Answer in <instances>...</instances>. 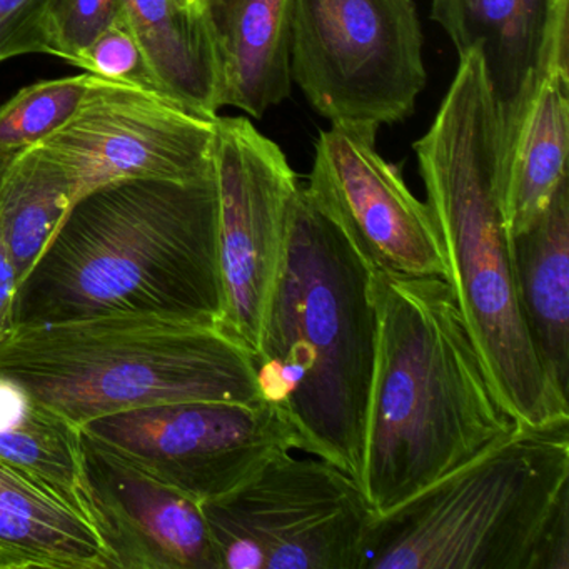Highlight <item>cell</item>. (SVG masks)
<instances>
[{"mask_svg":"<svg viewBox=\"0 0 569 569\" xmlns=\"http://www.w3.org/2000/svg\"><path fill=\"white\" fill-rule=\"evenodd\" d=\"M198 2H199V0H198Z\"/></svg>","mask_w":569,"mask_h":569,"instance_id":"30","label":"cell"},{"mask_svg":"<svg viewBox=\"0 0 569 569\" xmlns=\"http://www.w3.org/2000/svg\"><path fill=\"white\" fill-rule=\"evenodd\" d=\"M86 435L134 468L198 502L219 498L269 459L296 449L269 402H168L92 419Z\"/></svg>","mask_w":569,"mask_h":569,"instance_id":"9","label":"cell"},{"mask_svg":"<svg viewBox=\"0 0 569 569\" xmlns=\"http://www.w3.org/2000/svg\"><path fill=\"white\" fill-rule=\"evenodd\" d=\"M18 276L0 232V342L4 341L16 328V296H18Z\"/></svg>","mask_w":569,"mask_h":569,"instance_id":"26","label":"cell"},{"mask_svg":"<svg viewBox=\"0 0 569 569\" xmlns=\"http://www.w3.org/2000/svg\"><path fill=\"white\" fill-rule=\"evenodd\" d=\"M78 201L64 166L41 146L22 149L0 184V232L19 286Z\"/></svg>","mask_w":569,"mask_h":569,"instance_id":"21","label":"cell"},{"mask_svg":"<svg viewBox=\"0 0 569 569\" xmlns=\"http://www.w3.org/2000/svg\"><path fill=\"white\" fill-rule=\"evenodd\" d=\"M568 425H515L376 512L362 569H568Z\"/></svg>","mask_w":569,"mask_h":569,"instance_id":"5","label":"cell"},{"mask_svg":"<svg viewBox=\"0 0 569 569\" xmlns=\"http://www.w3.org/2000/svg\"><path fill=\"white\" fill-rule=\"evenodd\" d=\"M94 82L96 76L88 72L19 91L0 108V149L22 151L51 138L74 118Z\"/></svg>","mask_w":569,"mask_h":569,"instance_id":"22","label":"cell"},{"mask_svg":"<svg viewBox=\"0 0 569 569\" xmlns=\"http://www.w3.org/2000/svg\"><path fill=\"white\" fill-rule=\"evenodd\" d=\"M569 76L539 64L499 106L498 198L508 236L525 231L568 178Z\"/></svg>","mask_w":569,"mask_h":569,"instance_id":"14","label":"cell"},{"mask_svg":"<svg viewBox=\"0 0 569 569\" xmlns=\"http://www.w3.org/2000/svg\"><path fill=\"white\" fill-rule=\"evenodd\" d=\"M74 66L106 81L161 92L144 51L126 19L102 32L82 51Z\"/></svg>","mask_w":569,"mask_h":569,"instance_id":"24","label":"cell"},{"mask_svg":"<svg viewBox=\"0 0 569 569\" xmlns=\"http://www.w3.org/2000/svg\"><path fill=\"white\" fill-rule=\"evenodd\" d=\"M216 119L161 92L96 78L74 118L41 142L78 199L116 182L194 181L214 174Z\"/></svg>","mask_w":569,"mask_h":569,"instance_id":"11","label":"cell"},{"mask_svg":"<svg viewBox=\"0 0 569 569\" xmlns=\"http://www.w3.org/2000/svg\"><path fill=\"white\" fill-rule=\"evenodd\" d=\"M201 509L221 569H362L376 516L352 476L291 451Z\"/></svg>","mask_w":569,"mask_h":569,"instance_id":"7","label":"cell"},{"mask_svg":"<svg viewBox=\"0 0 569 569\" xmlns=\"http://www.w3.org/2000/svg\"><path fill=\"white\" fill-rule=\"evenodd\" d=\"M51 4L52 0H0V62L49 56Z\"/></svg>","mask_w":569,"mask_h":569,"instance_id":"25","label":"cell"},{"mask_svg":"<svg viewBox=\"0 0 569 569\" xmlns=\"http://www.w3.org/2000/svg\"><path fill=\"white\" fill-rule=\"evenodd\" d=\"M519 312L542 371L569 395V179L525 231L508 236Z\"/></svg>","mask_w":569,"mask_h":569,"instance_id":"16","label":"cell"},{"mask_svg":"<svg viewBox=\"0 0 569 569\" xmlns=\"http://www.w3.org/2000/svg\"><path fill=\"white\" fill-rule=\"evenodd\" d=\"M189 4L196 6V8H201V4H199L198 0H189Z\"/></svg>","mask_w":569,"mask_h":569,"instance_id":"28","label":"cell"},{"mask_svg":"<svg viewBox=\"0 0 569 569\" xmlns=\"http://www.w3.org/2000/svg\"><path fill=\"white\" fill-rule=\"evenodd\" d=\"M0 375L79 428L168 402L261 399L251 351L238 339L156 316L19 326L0 342Z\"/></svg>","mask_w":569,"mask_h":569,"instance_id":"6","label":"cell"},{"mask_svg":"<svg viewBox=\"0 0 569 569\" xmlns=\"http://www.w3.org/2000/svg\"><path fill=\"white\" fill-rule=\"evenodd\" d=\"M199 4H201V0H199Z\"/></svg>","mask_w":569,"mask_h":569,"instance_id":"29","label":"cell"},{"mask_svg":"<svg viewBox=\"0 0 569 569\" xmlns=\"http://www.w3.org/2000/svg\"><path fill=\"white\" fill-rule=\"evenodd\" d=\"M372 268L305 188L252 352L256 382L296 449L359 482L376 349Z\"/></svg>","mask_w":569,"mask_h":569,"instance_id":"3","label":"cell"},{"mask_svg":"<svg viewBox=\"0 0 569 569\" xmlns=\"http://www.w3.org/2000/svg\"><path fill=\"white\" fill-rule=\"evenodd\" d=\"M156 316L221 329L216 172L79 198L16 296V328Z\"/></svg>","mask_w":569,"mask_h":569,"instance_id":"1","label":"cell"},{"mask_svg":"<svg viewBox=\"0 0 569 569\" xmlns=\"http://www.w3.org/2000/svg\"><path fill=\"white\" fill-rule=\"evenodd\" d=\"M375 366L359 485L376 512L515 428L442 278L375 269Z\"/></svg>","mask_w":569,"mask_h":569,"instance_id":"2","label":"cell"},{"mask_svg":"<svg viewBox=\"0 0 569 569\" xmlns=\"http://www.w3.org/2000/svg\"><path fill=\"white\" fill-rule=\"evenodd\" d=\"M556 0H432L431 18L459 56L479 49L499 106L529 84L541 62Z\"/></svg>","mask_w":569,"mask_h":569,"instance_id":"18","label":"cell"},{"mask_svg":"<svg viewBox=\"0 0 569 569\" xmlns=\"http://www.w3.org/2000/svg\"><path fill=\"white\" fill-rule=\"evenodd\" d=\"M412 0H292L291 74L331 126L398 124L426 86Z\"/></svg>","mask_w":569,"mask_h":569,"instance_id":"8","label":"cell"},{"mask_svg":"<svg viewBox=\"0 0 569 569\" xmlns=\"http://www.w3.org/2000/svg\"><path fill=\"white\" fill-rule=\"evenodd\" d=\"M211 32L221 108L261 119L292 91V0H201Z\"/></svg>","mask_w":569,"mask_h":569,"instance_id":"15","label":"cell"},{"mask_svg":"<svg viewBox=\"0 0 569 569\" xmlns=\"http://www.w3.org/2000/svg\"><path fill=\"white\" fill-rule=\"evenodd\" d=\"M18 152L19 151H2V149H0V184H2L6 171H8L9 164H11L12 159H14Z\"/></svg>","mask_w":569,"mask_h":569,"instance_id":"27","label":"cell"},{"mask_svg":"<svg viewBox=\"0 0 569 569\" xmlns=\"http://www.w3.org/2000/svg\"><path fill=\"white\" fill-rule=\"evenodd\" d=\"M0 459L39 479L91 522L82 475V429L4 375H0Z\"/></svg>","mask_w":569,"mask_h":569,"instance_id":"20","label":"cell"},{"mask_svg":"<svg viewBox=\"0 0 569 569\" xmlns=\"http://www.w3.org/2000/svg\"><path fill=\"white\" fill-rule=\"evenodd\" d=\"M305 189L372 268L445 279V252L428 204L376 151V132L348 126L319 132Z\"/></svg>","mask_w":569,"mask_h":569,"instance_id":"12","label":"cell"},{"mask_svg":"<svg viewBox=\"0 0 569 569\" xmlns=\"http://www.w3.org/2000/svg\"><path fill=\"white\" fill-rule=\"evenodd\" d=\"M91 522L112 569H221L201 502L82 431Z\"/></svg>","mask_w":569,"mask_h":569,"instance_id":"13","label":"cell"},{"mask_svg":"<svg viewBox=\"0 0 569 569\" xmlns=\"http://www.w3.org/2000/svg\"><path fill=\"white\" fill-rule=\"evenodd\" d=\"M129 28L161 92L202 118H218L219 74L202 8L189 0H122Z\"/></svg>","mask_w":569,"mask_h":569,"instance_id":"19","label":"cell"},{"mask_svg":"<svg viewBox=\"0 0 569 569\" xmlns=\"http://www.w3.org/2000/svg\"><path fill=\"white\" fill-rule=\"evenodd\" d=\"M112 569L94 526L39 479L0 459V569Z\"/></svg>","mask_w":569,"mask_h":569,"instance_id":"17","label":"cell"},{"mask_svg":"<svg viewBox=\"0 0 569 569\" xmlns=\"http://www.w3.org/2000/svg\"><path fill=\"white\" fill-rule=\"evenodd\" d=\"M499 104L481 51L458 71L431 128L415 142L445 281L499 402L515 425H569V401L549 381L519 312L498 198Z\"/></svg>","mask_w":569,"mask_h":569,"instance_id":"4","label":"cell"},{"mask_svg":"<svg viewBox=\"0 0 569 569\" xmlns=\"http://www.w3.org/2000/svg\"><path fill=\"white\" fill-rule=\"evenodd\" d=\"M126 19L122 0H52L49 56L74 66L102 32Z\"/></svg>","mask_w":569,"mask_h":569,"instance_id":"23","label":"cell"},{"mask_svg":"<svg viewBox=\"0 0 569 569\" xmlns=\"http://www.w3.org/2000/svg\"><path fill=\"white\" fill-rule=\"evenodd\" d=\"M221 329L254 352L281 271L298 176L278 144L246 118H216Z\"/></svg>","mask_w":569,"mask_h":569,"instance_id":"10","label":"cell"}]
</instances>
